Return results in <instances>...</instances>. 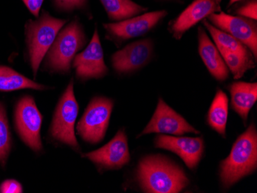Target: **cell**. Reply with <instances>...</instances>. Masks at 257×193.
<instances>
[{"mask_svg": "<svg viewBox=\"0 0 257 193\" xmlns=\"http://www.w3.org/2000/svg\"><path fill=\"white\" fill-rule=\"evenodd\" d=\"M137 176L146 192H180L189 184L188 178L180 167L160 155L143 158L139 163Z\"/></svg>", "mask_w": 257, "mask_h": 193, "instance_id": "1", "label": "cell"}, {"mask_svg": "<svg viewBox=\"0 0 257 193\" xmlns=\"http://www.w3.org/2000/svg\"><path fill=\"white\" fill-rule=\"evenodd\" d=\"M257 166V133L253 124L239 135L229 156L220 164V178L226 188L255 171Z\"/></svg>", "mask_w": 257, "mask_h": 193, "instance_id": "2", "label": "cell"}, {"mask_svg": "<svg viewBox=\"0 0 257 193\" xmlns=\"http://www.w3.org/2000/svg\"><path fill=\"white\" fill-rule=\"evenodd\" d=\"M86 37L78 20L71 22L61 32L46 53V66L50 71L66 73L78 52L84 47Z\"/></svg>", "mask_w": 257, "mask_h": 193, "instance_id": "3", "label": "cell"}, {"mask_svg": "<svg viewBox=\"0 0 257 193\" xmlns=\"http://www.w3.org/2000/svg\"><path fill=\"white\" fill-rule=\"evenodd\" d=\"M66 20L54 18L44 12L39 20L30 21L26 27L30 65L36 76L42 60L50 50Z\"/></svg>", "mask_w": 257, "mask_h": 193, "instance_id": "4", "label": "cell"}, {"mask_svg": "<svg viewBox=\"0 0 257 193\" xmlns=\"http://www.w3.org/2000/svg\"><path fill=\"white\" fill-rule=\"evenodd\" d=\"M74 84L72 79L56 106L50 126V133L54 140L79 150L75 135V124L79 112V106L75 97Z\"/></svg>", "mask_w": 257, "mask_h": 193, "instance_id": "5", "label": "cell"}, {"mask_svg": "<svg viewBox=\"0 0 257 193\" xmlns=\"http://www.w3.org/2000/svg\"><path fill=\"white\" fill-rule=\"evenodd\" d=\"M113 102L105 97L91 100L77 125V132L85 142L99 143L106 135L112 114Z\"/></svg>", "mask_w": 257, "mask_h": 193, "instance_id": "6", "label": "cell"}, {"mask_svg": "<svg viewBox=\"0 0 257 193\" xmlns=\"http://www.w3.org/2000/svg\"><path fill=\"white\" fill-rule=\"evenodd\" d=\"M16 126L20 138L35 152L43 149L40 130L43 116L34 99L30 96L22 98L16 108Z\"/></svg>", "mask_w": 257, "mask_h": 193, "instance_id": "7", "label": "cell"}, {"mask_svg": "<svg viewBox=\"0 0 257 193\" xmlns=\"http://www.w3.org/2000/svg\"><path fill=\"white\" fill-rule=\"evenodd\" d=\"M216 28L237 39L249 48L256 60L257 26L255 20L223 12L212 14L206 19Z\"/></svg>", "mask_w": 257, "mask_h": 193, "instance_id": "8", "label": "cell"}, {"mask_svg": "<svg viewBox=\"0 0 257 193\" xmlns=\"http://www.w3.org/2000/svg\"><path fill=\"white\" fill-rule=\"evenodd\" d=\"M83 157L88 158L96 164L98 168L102 169H119L122 168L131 160L125 131L120 129L106 145L97 150L83 154Z\"/></svg>", "mask_w": 257, "mask_h": 193, "instance_id": "9", "label": "cell"}, {"mask_svg": "<svg viewBox=\"0 0 257 193\" xmlns=\"http://www.w3.org/2000/svg\"><path fill=\"white\" fill-rule=\"evenodd\" d=\"M167 15L166 10H160L147 13L118 23L104 24L103 27L107 31L109 38L121 43L144 35L153 30Z\"/></svg>", "mask_w": 257, "mask_h": 193, "instance_id": "10", "label": "cell"}, {"mask_svg": "<svg viewBox=\"0 0 257 193\" xmlns=\"http://www.w3.org/2000/svg\"><path fill=\"white\" fill-rule=\"evenodd\" d=\"M150 133H167L174 135L185 133H200L187 121L170 108L162 99H159L157 109L140 136Z\"/></svg>", "mask_w": 257, "mask_h": 193, "instance_id": "11", "label": "cell"}, {"mask_svg": "<svg viewBox=\"0 0 257 193\" xmlns=\"http://www.w3.org/2000/svg\"><path fill=\"white\" fill-rule=\"evenodd\" d=\"M103 56L100 39L96 29L86 50L76 55L73 60L76 77L81 80H88L100 79L106 76L108 67L105 64Z\"/></svg>", "mask_w": 257, "mask_h": 193, "instance_id": "12", "label": "cell"}, {"mask_svg": "<svg viewBox=\"0 0 257 193\" xmlns=\"http://www.w3.org/2000/svg\"><path fill=\"white\" fill-rule=\"evenodd\" d=\"M222 0H193L180 15L170 23V33L177 40H180L185 33L199 22L203 21L210 14L221 12Z\"/></svg>", "mask_w": 257, "mask_h": 193, "instance_id": "13", "label": "cell"}, {"mask_svg": "<svg viewBox=\"0 0 257 193\" xmlns=\"http://www.w3.org/2000/svg\"><path fill=\"white\" fill-rule=\"evenodd\" d=\"M155 145L177 154L190 169L196 168L204 152V141L201 137L160 135L155 139Z\"/></svg>", "mask_w": 257, "mask_h": 193, "instance_id": "14", "label": "cell"}, {"mask_svg": "<svg viewBox=\"0 0 257 193\" xmlns=\"http://www.w3.org/2000/svg\"><path fill=\"white\" fill-rule=\"evenodd\" d=\"M152 53L151 40H140L115 52L112 56V66L117 73H132L147 65L151 58Z\"/></svg>", "mask_w": 257, "mask_h": 193, "instance_id": "15", "label": "cell"}, {"mask_svg": "<svg viewBox=\"0 0 257 193\" xmlns=\"http://www.w3.org/2000/svg\"><path fill=\"white\" fill-rule=\"evenodd\" d=\"M198 50L209 73L218 81H226L229 72L216 46L208 37L203 27L198 29Z\"/></svg>", "mask_w": 257, "mask_h": 193, "instance_id": "16", "label": "cell"}, {"mask_svg": "<svg viewBox=\"0 0 257 193\" xmlns=\"http://www.w3.org/2000/svg\"><path fill=\"white\" fill-rule=\"evenodd\" d=\"M231 106L244 121L257 99V83L234 82L229 86Z\"/></svg>", "mask_w": 257, "mask_h": 193, "instance_id": "17", "label": "cell"}, {"mask_svg": "<svg viewBox=\"0 0 257 193\" xmlns=\"http://www.w3.org/2000/svg\"><path fill=\"white\" fill-rule=\"evenodd\" d=\"M228 119V98L226 93L218 89L216 96L209 108L208 113V124L222 136L226 135Z\"/></svg>", "mask_w": 257, "mask_h": 193, "instance_id": "18", "label": "cell"}, {"mask_svg": "<svg viewBox=\"0 0 257 193\" xmlns=\"http://www.w3.org/2000/svg\"><path fill=\"white\" fill-rule=\"evenodd\" d=\"M109 20L120 22L147 11L132 0H100Z\"/></svg>", "mask_w": 257, "mask_h": 193, "instance_id": "19", "label": "cell"}, {"mask_svg": "<svg viewBox=\"0 0 257 193\" xmlns=\"http://www.w3.org/2000/svg\"><path fill=\"white\" fill-rule=\"evenodd\" d=\"M23 89L43 90L46 87L17 73L11 68L0 66V91L10 92Z\"/></svg>", "mask_w": 257, "mask_h": 193, "instance_id": "20", "label": "cell"}, {"mask_svg": "<svg viewBox=\"0 0 257 193\" xmlns=\"http://www.w3.org/2000/svg\"><path fill=\"white\" fill-rule=\"evenodd\" d=\"M202 22H203V26L207 29L208 31L210 33L217 48L224 49L227 51L239 53L244 56H252V53H251L249 48L237 39L234 38L228 33L216 28L214 26L212 25L208 20H203Z\"/></svg>", "mask_w": 257, "mask_h": 193, "instance_id": "21", "label": "cell"}, {"mask_svg": "<svg viewBox=\"0 0 257 193\" xmlns=\"http://www.w3.org/2000/svg\"><path fill=\"white\" fill-rule=\"evenodd\" d=\"M228 70L233 75L234 79H240L243 75L255 66L253 56H244L239 53L227 51L224 49L217 48Z\"/></svg>", "mask_w": 257, "mask_h": 193, "instance_id": "22", "label": "cell"}, {"mask_svg": "<svg viewBox=\"0 0 257 193\" xmlns=\"http://www.w3.org/2000/svg\"><path fill=\"white\" fill-rule=\"evenodd\" d=\"M12 146V137L7 112L0 103V163L5 165Z\"/></svg>", "mask_w": 257, "mask_h": 193, "instance_id": "23", "label": "cell"}, {"mask_svg": "<svg viewBox=\"0 0 257 193\" xmlns=\"http://www.w3.org/2000/svg\"><path fill=\"white\" fill-rule=\"evenodd\" d=\"M256 0H248L236 10V14L251 20H257Z\"/></svg>", "mask_w": 257, "mask_h": 193, "instance_id": "24", "label": "cell"}, {"mask_svg": "<svg viewBox=\"0 0 257 193\" xmlns=\"http://www.w3.org/2000/svg\"><path fill=\"white\" fill-rule=\"evenodd\" d=\"M87 1L88 0H54V3L58 8L65 11H71L86 7Z\"/></svg>", "mask_w": 257, "mask_h": 193, "instance_id": "25", "label": "cell"}, {"mask_svg": "<svg viewBox=\"0 0 257 193\" xmlns=\"http://www.w3.org/2000/svg\"><path fill=\"white\" fill-rule=\"evenodd\" d=\"M0 192L21 193L23 192V187L17 180H6L0 185Z\"/></svg>", "mask_w": 257, "mask_h": 193, "instance_id": "26", "label": "cell"}, {"mask_svg": "<svg viewBox=\"0 0 257 193\" xmlns=\"http://www.w3.org/2000/svg\"><path fill=\"white\" fill-rule=\"evenodd\" d=\"M23 1L31 14H33L35 17H38L40 9H41L44 0H23Z\"/></svg>", "mask_w": 257, "mask_h": 193, "instance_id": "27", "label": "cell"}, {"mask_svg": "<svg viewBox=\"0 0 257 193\" xmlns=\"http://www.w3.org/2000/svg\"><path fill=\"white\" fill-rule=\"evenodd\" d=\"M242 0H229V4H228L227 7H230L231 6L234 5L236 3L240 2Z\"/></svg>", "mask_w": 257, "mask_h": 193, "instance_id": "28", "label": "cell"}, {"mask_svg": "<svg viewBox=\"0 0 257 193\" xmlns=\"http://www.w3.org/2000/svg\"><path fill=\"white\" fill-rule=\"evenodd\" d=\"M170 1H171V0H170Z\"/></svg>", "mask_w": 257, "mask_h": 193, "instance_id": "29", "label": "cell"}]
</instances>
